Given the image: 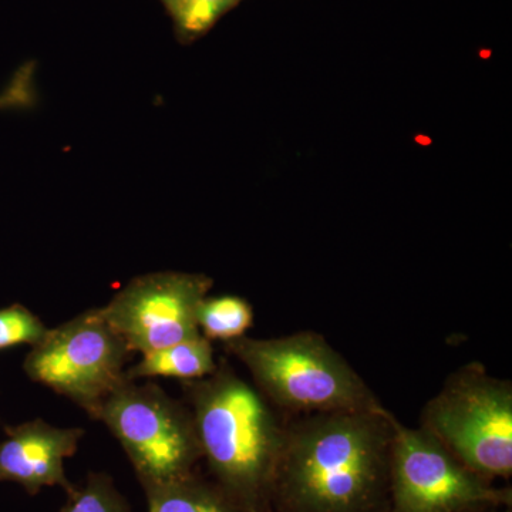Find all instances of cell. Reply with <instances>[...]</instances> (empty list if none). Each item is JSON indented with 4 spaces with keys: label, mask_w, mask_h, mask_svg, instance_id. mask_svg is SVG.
I'll use <instances>...</instances> for the list:
<instances>
[{
    "label": "cell",
    "mask_w": 512,
    "mask_h": 512,
    "mask_svg": "<svg viewBox=\"0 0 512 512\" xmlns=\"http://www.w3.org/2000/svg\"><path fill=\"white\" fill-rule=\"evenodd\" d=\"M396 417L316 413L285 429L272 491L289 512H372L389 483Z\"/></svg>",
    "instance_id": "1"
},
{
    "label": "cell",
    "mask_w": 512,
    "mask_h": 512,
    "mask_svg": "<svg viewBox=\"0 0 512 512\" xmlns=\"http://www.w3.org/2000/svg\"><path fill=\"white\" fill-rule=\"evenodd\" d=\"M188 394L201 456L231 497L254 507L272 490L284 427L261 394L231 367L191 380Z\"/></svg>",
    "instance_id": "2"
},
{
    "label": "cell",
    "mask_w": 512,
    "mask_h": 512,
    "mask_svg": "<svg viewBox=\"0 0 512 512\" xmlns=\"http://www.w3.org/2000/svg\"><path fill=\"white\" fill-rule=\"evenodd\" d=\"M225 349L285 409L316 414L383 407L359 373L318 333L241 336L225 342Z\"/></svg>",
    "instance_id": "3"
},
{
    "label": "cell",
    "mask_w": 512,
    "mask_h": 512,
    "mask_svg": "<svg viewBox=\"0 0 512 512\" xmlns=\"http://www.w3.org/2000/svg\"><path fill=\"white\" fill-rule=\"evenodd\" d=\"M420 427L478 476H511L512 384L483 366L471 363L448 377Z\"/></svg>",
    "instance_id": "4"
},
{
    "label": "cell",
    "mask_w": 512,
    "mask_h": 512,
    "mask_svg": "<svg viewBox=\"0 0 512 512\" xmlns=\"http://www.w3.org/2000/svg\"><path fill=\"white\" fill-rule=\"evenodd\" d=\"M96 420L120 441L144 488L191 476L202 457L191 410L157 384L124 380Z\"/></svg>",
    "instance_id": "5"
},
{
    "label": "cell",
    "mask_w": 512,
    "mask_h": 512,
    "mask_svg": "<svg viewBox=\"0 0 512 512\" xmlns=\"http://www.w3.org/2000/svg\"><path fill=\"white\" fill-rule=\"evenodd\" d=\"M128 353L100 308H93L47 330L30 349L23 369L33 382L62 394L96 419L104 400L127 379Z\"/></svg>",
    "instance_id": "6"
},
{
    "label": "cell",
    "mask_w": 512,
    "mask_h": 512,
    "mask_svg": "<svg viewBox=\"0 0 512 512\" xmlns=\"http://www.w3.org/2000/svg\"><path fill=\"white\" fill-rule=\"evenodd\" d=\"M389 481L396 512H466L505 500L436 437L397 419Z\"/></svg>",
    "instance_id": "7"
},
{
    "label": "cell",
    "mask_w": 512,
    "mask_h": 512,
    "mask_svg": "<svg viewBox=\"0 0 512 512\" xmlns=\"http://www.w3.org/2000/svg\"><path fill=\"white\" fill-rule=\"evenodd\" d=\"M211 288L205 275L154 272L128 282L100 311L130 352L144 355L200 336L198 308Z\"/></svg>",
    "instance_id": "8"
},
{
    "label": "cell",
    "mask_w": 512,
    "mask_h": 512,
    "mask_svg": "<svg viewBox=\"0 0 512 512\" xmlns=\"http://www.w3.org/2000/svg\"><path fill=\"white\" fill-rule=\"evenodd\" d=\"M83 436L79 427H56L42 419L8 427L0 443V483L22 485L29 494L56 485L70 493L74 487L64 461L74 456Z\"/></svg>",
    "instance_id": "9"
},
{
    "label": "cell",
    "mask_w": 512,
    "mask_h": 512,
    "mask_svg": "<svg viewBox=\"0 0 512 512\" xmlns=\"http://www.w3.org/2000/svg\"><path fill=\"white\" fill-rule=\"evenodd\" d=\"M217 367L211 340L200 335L144 353L126 376L130 380L167 377L191 382L212 375Z\"/></svg>",
    "instance_id": "10"
},
{
    "label": "cell",
    "mask_w": 512,
    "mask_h": 512,
    "mask_svg": "<svg viewBox=\"0 0 512 512\" xmlns=\"http://www.w3.org/2000/svg\"><path fill=\"white\" fill-rule=\"evenodd\" d=\"M150 512H237L227 498L192 476L146 487Z\"/></svg>",
    "instance_id": "11"
},
{
    "label": "cell",
    "mask_w": 512,
    "mask_h": 512,
    "mask_svg": "<svg viewBox=\"0 0 512 512\" xmlns=\"http://www.w3.org/2000/svg\"><path fill=\"white\" fill-rule=\"evenodd\" d=\"M197 320L204 338L228 342L245 336L254 323V311L239 296H207L198 308Z\"/></svg>",
    "instance_id": "12"
},
{
    "label": "cell",
    "mask_w": 512,
    "mask_h": 512,
    "mask_svg": "<svg viewBox=\"0 0 512 512\" xmlns=\"http://www.w3.org/2000/svg\"><path fill=\"white\" fill-rule=\"evenodd\" d=\"M62 512H130L109 477L92 474L82 488H73Z\"/></svg>",
    "instance_id": "13"
},
{
    "label": "cell",
    "mask_w": 512,
    "mask_h": 512,
    "mask_svg": "<svg viewBox=\"0 0 512 512\" xmlns=\"http://www.w3.org/2000/svg\"><path fill=\"white\" fill-rule=\"evenodd\" d=\"M45 323L26 306L13 303L0 309V350L13 346H35L45 338Z\"/></svg>",
    "instance_id": "14"
},
{
    "label": "cell",
    "mask_w": 512,
    "mask_h": 512,
    "mask_svg": "<svg viewBox=\"0 0 512 512\" xmlns=\"http://www.w3.org/2000/svg\"><path fill=\"white\" fill-rule=\"evenodd\" d=\"M238 0H178L173 9L181 33L187 36L200 35L214 25L225 10Z\"/></svg>",
    "instance_id": "15"
},
{
    "label": "cell",
    "mask_w": 512,
    "mask_h": 512,
    "mask_svg": "<svg viewBox=\"0 0 512 512\" xmlns=\"http://www.w3.org/2000/svg\"><path fill=\"white\" fill-rule=\"evenodd\" d=\"M165 3H167L168 8L173 10L175 8V5H177L178 0H164Z\"/></svg>",
    "instance_id": "16"
},
{
    "label": "cell",
    "mask_w": 512,
    "mask_h": 512,
    "mask_svg": "<svg viewBox=\"0 0 512 512\" xmlns=\"http://www.w3.org/2000/svg\"><path fill=\"white\" fill-rule=\"evenodd\" d=\"M474 511H476V510H471V511H466V512H474Z\"/></svg>",
    "instance_id": "17"
}]
</instances>
